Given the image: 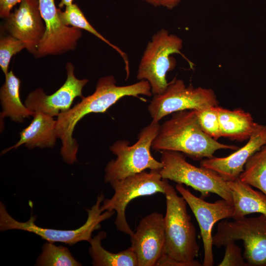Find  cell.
Masks as SVG:
<instances>
[{
	"label": "cell",
	"instance_id": "6da1fadb",
	"mask_svg": "<svg viewBox=\"0 0 266 266\" xmlns=\"http://www.w3.org/2000/svg\"><path fill=\"white\" fill-rule=\"evenodd\" d=\"M113 75L100 78L95 92L81 99V101L68 110L61 112L57 119V138L62 142L60 153L64 161L69 165L77 162L78 145L73 137L75 127L85 116L92 113H104L125 96L139 97L152 95L149 83L144 80L126 86H117Z\"/></svg>",
	"mask_w": 266,
	"mask_h": 266
},
{
	"label": "cell",
	"instance_id": "7a4b0ae2",
	"mask_svg": "<svg viewBox=\"0 0 266 266\" xmlns=\"http://www.w3.org/2000/svg\"><path fill=\"white\" fill-rule=\"evenodd\" d=\"M165 195V246L164 255L157 266H202L196 260L200 247L195 227L187 210V202L168 182Z\"/></svg>",
	"mask_w": 266,
	"mask_h": 266
},
{
	"label": "cell",
	"instance_id": "3957f363",
	"mask_svg": "<svg viewBox=\"0 0 266 266\" xmlns=\"http://www.w3.org/2000/svg\"><path fill=\"white\" fill-rule=\"evenodd\" d=\"M151 147L156 151L181 152L195 160L212 158L219 150L238 149L220 143L204 132L196 110L173 113L169 119L160 125Z\"/></svg>",
	"mask_w": 266,
	"mask_h": 266
},
{
	"label": "cell",
	"instance_id": "277c9868",
	"mask_svg": "<svg viewBox=\"0 0 266 266\" xmlns=\"http://www.w3.org/2000/svg\"><path fill=\"white\" fill-rule=\"evenodd\" d=\"M160 128L159 122L152 121L141 130L138 140L133 145H130V142L126 140H117L111 145L109 150L117 158L106 165L104 182L110 183L147 169L160 170L163 164L156 160L150 152Z\"/></svg>",
	"mask_w": 266,
	"mask_h": 266
},
{
	"label": "cell",
	"instance_id": "5b68a950",
	"mask_svg": "<svg viewBox=\"0 0 266 266\" xmlns=\"http://www.w3.org/2000/svg\"><path fill=\"white\" fill-rule=\"evenodd\" d=\"M161 152L163 167L159 172L162 178L190 186L200 192L202 198L213 193L233 204L228 181L218 173L190 164L181 152L167 150Z\"/></svg>",
	"mask_w": 266,
	"mask_h": 266
},
{
	"label": "cell",
	"instance_id": "8992f818",
	"mask_svg": "<svg viewBox=\"0 0 266 266\" xmlns=\"http://www.w3.org/2000/svg\"><path fill=\"white\" fill-rule=\"evenodd\" d=\"M104 200V195L98 196L96 203L90 209H87L88 217L86 222L75 230H58L43 228L35 224L36 217L31 216L26 222L15 220L7 212L4 204L0 202V230H20L35 233L43 239L51 242H61L72 245L80 241L89 240L92 233L100 228V223L110 218L115 211L102 212L100 205Z\"/></svg>",
	"mask_w": 266,
	"mask_h": 266
},
{
	"label": "cell",
	"instance_id": "52a82bcc",
	"mask_svg": "<svg viewBox=\"0 0 266 266\" xmlns=\"http://www.w3.org/2000/svg\"><path fill=\"white\" fill-rule=\"evenodd\" d=\"M183 41L165 29L155 33L145 48L139 64L137 79L147 81L152 95L162 93L168 85L166 73L173 70L176 61L171 57L181 54Z\"/></svg>",
	"mask_w": 266,
	"mask_h": 266
},
{
	"label": "cell",
	"instance_id": "ba28073f",
	"mask_svg": "<svg viewBox=\"0 0 266 266\" xmlns=\"http://www.w3.org/2000/svg\"><path fill=\"white\" fill-rule=\"evenodd\" d=\"M168 180L162 178L158 170L142 171L125 178L110 183L114 191L110 199H104L100 209L102 212L115 211V224L119 231L129 235L133 231L126 218L125 210L129 203L135 198L152 195L157 193L165 194Z\"/></svg>",
	"mask_w": 266,
	"mask_h": 266
},
{
	"label": "cell",
	"instance_id": "9c48e42d",
	"mask_svg": "<svg viewBox=\"0 0 266 266\" xmlns=\"http://www.w3.org/2000/svg\"><path fill=\"white\" fill-rule=\"evenodd\" d=\"M237 240L243 242V256L248 266H266V215L220 222L212 237L213 245L220 248Z\"/></svg>",
	"mask_w": 266,
	"mask_h": 266
},
{
	"label": "cell",
	"instance_id": "30bf717a",
	"mask_svg": "<svg viewBox=\"0 0 266 266\" xmlns=\"http://www.w3.org/2000/svg\"><path fill=\"white\" fill-rule=\"evenodd\" d=\"M218 100L211 89L187 86L181 79L174 78L161 94L154 95L148 106L152 121L159 122L163 118L176 112L200 110L218 105Z\"/></svg>",
	"mask_w": 266,
	"mask_h": 266
},
{
	"label": "cell",
	"instance_id": "8fae6325",
	"mask_svg": "<svg viewBox=\"0 0 266 266\" xmlns=\"http://www.w3.org/2000/svg\"><path fill=\"white\" fill-rule=\"evenodd\" d=\"M175 188L185 199L198 222L204 249L202 265L203 266H212L214 264L212 249L213 227L219 221L232 218L233 205L223 199L213 203L207 202L203 198L193 195L182 184L177 183Z\"/></svg>",
	"mask_w": 266,
	"mask_h": 266
},
{
	"label": "cell",
	"instance_id": "7c38bea8",
	"mask_svg": "<svg viewBox=\"0 0 266 266\" xmlns=\"http://www.w3.org/2000/svg\"><path fill=\"white\" fill-rule=\"evenodd\" d=\"M46 30L34 57L59 55L74 50L81 37V29L64 25L58 14L55 0H38Z\"/></svg>",
	"mask_w": 266,
	"mask_h": 266
},
{
	"label": "cell",
	"instance_id": "4fadbf2b",
	"mask_svg": "<svg viewBox=\"0 0 266 266\" xmlns=\"http://www.w3.org/2000/svg\"><path fill=\"white\" fill-rule=\"evenodd\" d=\"M67 78L64 84L55 92L47 95L42 88H37L29 94L25 104L31 111L40 112L51 117L58 116L68 110L74 100L83 98L82 90L88 82L87 79H79L74 75V66L66 64Z\"/></svg>",
	"mask_w": 266,
	"mask_h": 266
},
{
	"label": "cell",
	"instance_id": "5bb4252c",
	"mask_svg": "<svg viewBox=\"0 0 266 266\" xmlns=\"http://www.w3.org/2000/svg\"><path fill=\"white\" fill-rule=\"evenodd\" d=\"M138 266H156L163 256L165 246L164 217L153 212L141 219L131 236Z\"/></svg>",
	"mask_w": 266,
	"mask_h": 266
},
{
	"label": "cell",
	"instance_id": "9a60e30c",
	"mask_svg": "<svg viewBox=\"0 0 266 266\" xmlns=\"http://www.w3.org/2000/svg\"><path fill=\"white\" fill-rule=\"evenodd\" d=\"M5 19L4 28L9 34L24 43L27 51L34 56L46 30L39 0H22Z\"/></svg>",
	"mask_w": 266,
	"mask_h": 266
},
{
	"label": "cell",
	"instance_id": "2e32d148",
	"mask_svg": "<svg viewBox=\"0 0 266 266\" xmlns=\"http://www.w3.org/2000/svg\"><path fill=\"white\" fill-rule=\"evenodd\" d=\"M266 144V126L257 124L247 143L231 155L224 157L206 158L200 166L218 173L227 181L239 178L249 158Z\"/></svg>",
	"mask_w": 266,
	"mask_h": 266
},
{
	"label": "cell",
	"instance_id": "e0dca14e",
	"mask_svg": "<svg viewBox=\"0 0 266 266\" xmlns=\"http://www.w3.org/2000/svg\"><path fill=\"white\" fill-rule=\"evenodd\" d=\"M30 125L20 133V139L16 144L3 150L1 154L25 145L29 149L35 147H53L57 138V120L40 112H34Z\"/></svg>",
	"mask_w": 266,
	"mask_h": 266
},
{
	"label": "cell",
	"instance_id": "ac0fdd59",
	"mask_svg": "<svg viewBox=\"0 0 266 266\" xmlns=\"http://www.w3.org/2000/svg\"><path fill=\"white\" fill-rule=\"evenodd\" d=\"M234 207L233 220L259 213L266 216V195L253 189L239 178L228 181Z\"/></svg>",
	"mask_w": 266,
	"mask_h": 266
},
{
	"label": "cell",
	"instance_id": "d6986e66",
	"mask_svg": "<svg viewBox=\"0 0 266 266\" xmlns=\"http://www.w3.org/2000/svg\"><path fill=\"white\" fill-rule=\"evenodd\" d=\"M5 76V82L0 90V104L2 109L0 114L1 130L3 129V121L5 117H9L14 122L22 123L25 118L33 116L34 114L21 100L20 79L12 70L9 71Z\"/></svg>",
	"mask_w": 266,
	"mask_h": 266
},
{
	"label": "cell",
	"instance_id": "ffe728a7",
	"mask_svg": "<svg viewBox=\"0 0 266 266\" xmlns=\"http://www.w3.org/2000/svg\"><path fill=\"white\" fill-rule=\"evenodd\" d=\"M222 137L241 141L248 139L257 123L241 109L230 110L217 106Z\"/></svg>",
	"mask_w": 266,
	"mask_h": 266
},
{
	"label": "cell",
	"instance_id": "44dd1931",
	"mask_svg": "<svg viewBox=\"0 0 266 266\" xmlns=\"http://www.w3.org/2000/svg\"><path fill=\"white\" fill-rule=\"evenodd\" d=\"M106 233L100 232L89 241V254L94 266H138L136 255L130 246L127 249L112 253L105 249L101 245L102 240L106 237Z\"/></svg>",
	"mask_w": 266,
	"mask_h": 266
},
{
	"label": "cell",
	"instance_id": "7402d4cb",
	"mask_svg": "<svg viewBox=\"0 0 266 266\" xmlns=\"http://www.w3.org/2000/svg\"><path fill=\"white\" fill-rule=\"evenodd\" d=\"M65 7L64 11H62L61 9L58 8L59 16L63 23L66 26L82 29L91 33L118 52L125 62L127 79L128 78L130 69L126 54L106 39L90 24L77 4L72 3Z\"/></svg>",
	"mask_w": 266,
	"mask_h": 266
},
{
	"label": "cell",
	"instance_id": "603a6c76",
	"mask_svg": "<svg viewBox=\"0 0 266 266\" xmlns=\"http://www.w3.org/2000/svg\"><path fill=\"white\" fill-rule=\"evenodd\" d=\"M239 179L266 195V144L249 158Z\"/></svg>",
	"mask_w": 266,
	"mask_h": 266
},
{
	"label": "cell",
	"instance_id": "cb8c5ba5",
	"mask_svg": "<svg viewBox=\"0 0 266 266\" xmlns=\"http://www.w3.org/2000/svg\"><path fill=\"white\" fill-rule=\"evenodd\" d=\"M35 266H80L82 264L72 256L69 249L62 245L56 246L53 242L45 243Z\"/></svg>",
	"mask_w": 266,
	"mask_h": 266
},
{
	"label": "cell",
	"instance_id": "d4e9b609",
	"mask_svg": "<svg viewBox=\"0 0 266 266\" xmlns=\"http://www.w3.org/2000/svg\"><path fill=\"white\" fill-rule=\"evenodd\" d=\"M217 106H210L196 110L198 121L202 130L216 140L222 137Z\"/></svg>",
	"mask_w": 266,
	"mask_h": 266
},
{
	"label": "cell",
	"instance_id": "484cf974",
	"mask_svg": "<svg viewBox=\"0 0 266 266\" xmlns=\"http://www.w3.org/2000/svg\"><path fill=\"white\" fill-rule=\"evenodd\" d=\"M26 48L24 43L8 34L1 36L0 39V66L6 75L11 58L14 55Z\"/></svg>",
	"mask_w": 266,
	"mask_h": 266
},
{
	"label": "cell",
	"instance_id": "4316f807",
	"mask_svg": "<svg viewBox=\"0 0 266 266\" xmlns=\"http://www.w3.org/2000/svg\"><path fill=\"white\" fill-rule=\"evenodd\" d=\"M225 247L224 257L219 266H248L241 248L234 241L229 242Z\"/></svg>",
	"mask_w": 266,
	"mask_h": 266
},
{
	"label": "cell",
	"instance_id": "83f0119b",
	"mask_svg": "<svg viewBox=\"0 0 266 266\" xmlns=\"http://www.w3.org/2000/svg\"><path fill=\"white\" fill-rule=\"evenodd\" d=\"M22 0H0V17L6 18L11 12L13 7Z\"/></svg>",
	"mask_w": 266,
	"mask_h": 266
},
{
	"label": "cell",
	"instance_id": "f1b7e54d",
	"mask_svg": "<svg viewBox=\"0 0 266 266\" xmlns=\"http://www.w3.org/2000/svg\"><path fill=\"white\" fill-rule=\"evenodd\" d=\"M181 0H161V6L168 9H172L176 6Z\"/></svg>",
	"mask_w": 266,
	"mask_h": 266
},
{
	"label": "cell",
	"instance_id": "f546056e",
	"mask_svg": "<svg viewBox=\"0 0 266 266\" xmlns=\"http://www.w3.org/2000/svg\"><path fill=\"white\" fill-rule=\"evenodd\" d=\"M73 1L74 0H61L58 6L60 8H63L64 6L66 7L73 3Z\"/></svg>",
	"mask_w": 266,
	"mask_h": 266
},
{
	"label": "cell",
	"instance_id": "4dcf8cb0",
	"mask_svg": "<svg viewBox=\"0 0 266 266\" xmlns=\"http://www.w3.org/2000/svg\"><path fill=\"white\" fill-rule=\"evenodd\" d=\"M147 3L154 6H161V0H143Z\"/></svg>",
	"mask_w": 266,
	"mask_h": 266
}]
</instances>
